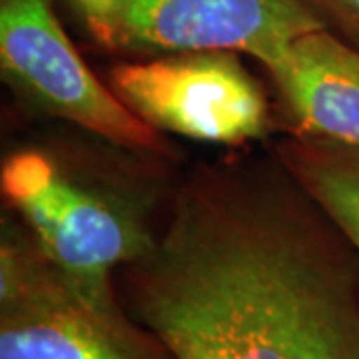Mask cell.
Here are the masks:
<instances>
[{
  "instance_id": "cell-3",
  "label": "cell",
  "mask_w": 359,
  "mask_h": 359,
  "mask_svg": "<svg viewBox=\"0 0 359 359\" xmlns=\"http://www.w3.org/2000/svg\"><path fill=\"white\" fill-rule=\"evenodd\" d=\"M0 359H174L122 299L90 294L18 219L0 231Z\"/></svg>"
},
{
  "instance_id": "cell-7",
  "label": "cell",
  "mask_w": 359,
  "mask_h": 359,
  "mask_svg": "<svg viewBox=\"0 0 359 359\" xmlns=\"http://www.w3.org/2000/svg\"><path fill=\"white\" fill-rule=\"evenodd\" d=\"M280 134L359 148V50L318 28L266 70Z\"/></svg>"
},
{
  "instance_id": "cell-4",
  "label": "cell",
  "mask_w": 359,
  "mask_h": 359,
  "mask_svg": "<svg viewBox=\"0 0 359 359\" xmlns=\"http://www.w3.org/2000/svg\"><path fill=\"white\" fill-rule=\"evenodd\" d=\"M78 34L114 60L228 50L264 70L325 28L304 0H56Z\"/></svg>"
},
{
  "instance_id": "cell-9",
  "label": "cell",
  "mask_w": 359,
  "mask_h": 359,
  "mask_svg": "<svg viewBox=\"0 0 359 359\" xmlns=\"http://www.w3.org/2000/svg\"><path fill=\"white\" fill-rule=\"evenodd\" d=\"M330 32L359 50V0H304Z\"/></svg>"
},
{
  "instance_id": "cell-1",
  "label": "cell",
  "mask_w": 359,
  "mask_h": 359,
  "mask_svg": "<svg viewBox=\"0 0 359 359\" xmlns=\"http://www.w3.org/2000/svg\"><path fill=\"white\" fill-rule=\"evenodd\" d=\"M116 287L174 359H359V257L271 148L194 164Z\"/></svg>"
},
{
  "instance_id": "cell-6",
  "label": "cell",
  "mask_w": 359,
  "mask_h": 359,
  "mask_svg": "<svg viewBox=\"0 0 359 359\" xmlns=\"http://www.w3.org/2000/svg\"><path fill=\"white\" fill-rule=\"evenodd\" d=\"M106 84L132 114L166 136L245 148L280 132L276 106L238 52L116 60Z\"/></svg>"
},
{
  "instance_id": "cell-8",
  "label": "cell",
  "mask_w": 359,
  "mask_h": 359,
  "mask_svg": "<svg viewBox=\"0 0 359 359\" xmlns=\"http://www.w3.org/2000/svg\"><path fill=\"white\" fill-rule=\"evenodd\" d=\"M271 152L359 257V148L282 134Z\"/></svg>"
},
{
  "instance_id": "cell-5",
  "label": "cell",
  "mask_w": 359,
  "mask_h": 359,
  "mask_svg": "<svg viewBox=\"0 0 359 359\" xmlns=\"http://www.w3.org/2000/svg\"><path fill=\"white\" fill-rule=\"evenodd\" d=\"M56 0H0V70L42 114L134 154L180 162L170 136L132 114L92 72L68 34Z\"/></svg>"
},
{
  "instance_id": "cell-2",
  "label": "cell",
  "mask_w": 359,
  "mask_h": 359,
  "mask_svg": "<svg viewBox=\"0 0 359 359\" xmlns=\"http://www.w3.org/2000/svg\"><path fill=\"white\" fill-rule=\"evenodd\" d=\"M170 162L110 142H28L0 164L2 204L90 294L120 297L116 273L154 245L176 184Z\"/></svg>"
}]
</instances>
